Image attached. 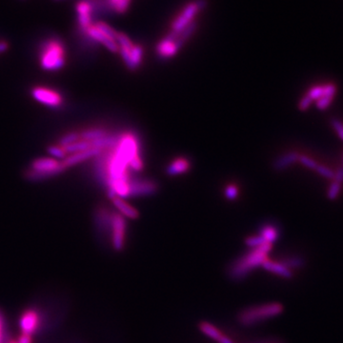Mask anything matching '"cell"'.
Returning <instances> with one entry per match:
<instances>
[{
    "mask_svg": "<svg viewBox=\"0 0 343 343\" xmlns=\"http://www.w3.org/2000/svg\"><path fill=\"white\" fill-rule=\"evenodd\" d=\"M198 329L203 335L208 336L217 343H236L231 337L224 334L222 331L208 321H201L198 323Z\"/></svg>",
    "mask_w": 343,
    "mask_h": 343,
    "instance_id": "10",
    "label": "cell"
},
{
    "mask_svg": "<svg viewBox=\"0 0 343 343\" xmlns=\"http://www.w3.org/2000/svg\"><path fill=\"white\" fill-rule=\"evenodd\" d=\"M272 249L273 245L270 243H264L258 248L251 249L248 253L232 262L227 269V276L233 281L243 280L254 269L261 267L264 261L268 259L269 253Z\"/></svg>",
    "mask_w": 343,
    "mask_h": 343,
    "instance_id": "1",
    "label": "cell"
},
{
    "mask_svg": "<svg viewBox=\"0 0 343 343\" xmlns=\"http://www.w3.org/2000/svg\"><path fill=\"white\" fill-rule=\"evenodd\" d=\"M94 26L97 28V30L102 32L107 37H109V38H112V39L116 40L117 36H118V32L113 30L112 27L109 26L108 24H106L104 22H97Z\"/></svg>",
    "mask_w": 343,
    "mask_h": 343,
    "instance_id": "25",
    "label": "cell"
},
{
    "mask_svg": "<svg viewBox=\"0 0 343 343\" xmlns=\"http://www.w3.org/2000/svg\"><path fill=\"white\" fill-rule=\"evenodd\" d=\"M158 190L157 183L149 179L129 180V196H147L156 194ZM128 196V197H129Z\"/></svg>",
    "mask_w": 343,
    "mask_h": 343,
    "instance_id": "6",
    "label": "cell"
},
{
    "mask_svg": "<svg viewBox=\"0 0 343 343\" xmlns=\"http://www.w3.org/2000/svg\"><path fill=\"white\" fill-rule=\"evenodd\" d=\"M2 339H3V320L0 316V343H2Z\"/></svg>",
    "mask_w": 343,
    "mask_h": 343,
    "instance_id": "41",
    "label": "cell"
},
{
    "mask_svg": "<svg viewBox=\"0 0 343 343\" xmlns=\"http://www.w3.org/2000/svg\"><path fill=\"white\" fill-rule=\"evenodd\" d=\"M335 179H336V182L338 183H342L343 182V167L339 168L336 174H335Z\"/></svg>",
    "mask_w": 343,
    "mask_h": 343,
    "instance_id": "38",
    "label": "cell"
},
{
    "mask_svg": "<svg viewBox=\"0 0 343 343\" xmlns=\"http://www.w3.org/2000/svg\"><path fill=\"white\" fill-rule=\"evenodd\" d=\"M107 134H109L108 132L102 128H93V129H89V130L82 132L80 134V138L86 141L92 142L97 140L98 138H101Z\"/></svg>",
    "mask_w": 343,
    "mask_h": 343,
    "instance_id": "21",
    "label": "cell"
},
{
    "mask_svg": "<svg viewBox=\"0 0 343 343\" xmlns=\"http://www.w3.org/2000/svg\"><path fill=\"white\" fill-rule=\"evenodd\" d=\"M332 126L336 130V134L339 136V138L343 140V123L338 120H332Z\"/></svg>",
    "mask_w": 343,
    "mask_h": 343,
    "instance_id": "36",
    "label": "cell"
},
{
    "mask_svg": "<svg viewBox=\"0 0 343 343\" xmlns=\"http://www.w3.org/2000/svg\"><path fill=\"white\" fill-rule=\"evenodd\" d=\"M91 147H92L91 142L80 139L78 141L75 142L73 144H70V145L65 146V147H62V148L66 152V154L72 155V154H75V153H78V152H82L85 150L90 149Z\"/></svg>",
    "mask_w": 343,
    "mask_h": 343,
    "instance_id": "22",
    "label": "cell"
},
{
    "mask_svg": "<svg viewBox=\"0 0 343 343\" xmlns=\"http://www.w3.org/2000/svg\"><path fill=\"white\" fill-rule=\"evenodd\" d=\"M85 34H87V36L91 38V40H94L95 42L101 43L109 51H111L112 52H120V46L117 43V41L112 38L107 37L102 32L97 30L94 25L91 26L89 29L86 31Z\"/></svg>",
    "mask_w": 343,
    "mask_h": 343,
    "instance_id": "12",
    "label": "cell"
},
{
    "mask_svg": "<svg viewBox=\"0 0 343 343\" xmlns=\"http://www.w3.org/2000/svg\"><path fill=\"white\" fill-rule=\"evenodd\" d=\"M239 194V187L235 184H229L227 185L225 190H224V194L227 199L229 201H235L238 198Z\"/></svg>",
    "mask_w": 343,
    "mask_h": 343,
    "instance_id": "26",
    "label": "cell"
},
{
    "mask_svg": "<svg viewBox=\"0 0 343 343\" xmlns=\"http://www.w3.org/2000/svg\"><path fill=\"white\" fill-rule=\"evenodd\" d=\"M283 312L284 306L280 302H268L241 310L237 315V321L242 327H252L275 319Z\"/></svg>",
    "mask_w": 343,
    "mask_h": 343,
    "instance_id": "2",
    "label": "cell"
},
{
    "mask_svg": "<svg viewBox=\"0 0 343 343\" xmlns=\"http://www.w3.org/2000/svg\"><path fill=\"white\" fill-rule=\"evenodd\" d=\"M191 168V162L185 157H179L172 161L166 169V174L170 177L185 174Z\"/></svg>",
    "mask_w": 343,
    "mask_h": 343,
    "instance_id": "16",
    "label": "cell"
},
{
    "mask_svg": "<svg viewBox=\"0 0 343 343\" xmlns=\"http://www.w3.org/2000/svg\"><path fill=\"white\" fill-rule=\"evenodd\" d=\"M279 261L283 263L287 268L290 269L293 272L295 269L301 268L304 266V260L299 256H288V258H284V259L279 260Z\"/></svg>",
    "mask_w": 343,
    "mask_h": 343,
    "instance_id": "23",
    "label": "cell"
},
{
    "mask_svg": "<svg viewBox=\"0 0 343 343\" xmlns=\"http://www.w3.org/2000/svg\"><path fill=\"white\" fill-rule=\"evenodd\" d=\"M48 152L53 156V157H58V158H64L66 157V152L64 151V149L60 146V145H53V146H51L49 147L48 149Z\"/></svg>",
    "mask_w": 343,
    "mask_h": 343,
    "instance_id": "31",
    "label": "cell"
},
{
    "mask_svg": "<svg viewBox=\"0 0 343 343\" xmlns=\"http://www.w3.org/2000/svg\"><path fill=\"white\" fill-rule=\"evenodd\" d=\"M299 155L297 152H291V153H287L285 155H282L279 157H277L273 167L276 171H282L284 169H286L287 167L291 166V165L296 163L299 161Z\"/></svg>",
    "mask_w": 343,
    "mask_h": 343,
    "instance_id": "18",
    "label": "cell"
},
{
    "mask_svg": "<svg viewBox=\"0 0 343 343\" xmlns=\"http://www.w3.org/2000/svg\"><path fill=\"white\" fill-rule=\"evenodd\" d=\"M340 189H341V184L336 182V180L333 181L331 183V185L329 187L328 193H327V196H328L329 199L330 201H335L336 199V197L338 196L339 194V192H340Z\"/></svg>",
    "mask_w": 343,
    "mask_h": 343,
    "instance_id": "27",
    "label": "cell"
},
{
    "mask_svg": "<svg viewBox=\"0 0 343 343\" xmlns=\"http://www.w3.org/2000/svg\"><path fill=\"white\" fill-rule=\"evenodd\" d=\"M112 203L116 206V208L120 211L124 217H128L130 219H137L139 217V213L136 209H134L133 206L128 204L127 202H124L123 198H120L119 196H115L112 198Z\"/></svg>",
    "mask_w": 343,
    "mask_h": 343,
    "instance_id": "17",
    "label": "cell"
},
{
    "mask_svg": "<svg viewBox=\"0 0 343 343\" xmlns=\"http://www.w3.org/2000/svg\"><path fill=\"white\" fill-rule=\"evenodd\" d=\"M8 48H9V45H8L7 42H4V41L0 42V53L7 51Z\"/></svg>",
    "mask_w": 343,
    "mask_h": 343,
    "instance_id": "39",
    "label": "cell"
},
{
    "mask_svg": "<svg viewBox=\"0 0 343 343\" xmlns=\"http://www.w3.org/2000/svg\"><path fill=\"white\" fill-rule=\"evenodd\" d=\"M316 171L318 172V173H319L320 175H321L322 177L326 178V179H335V173L332 171V170H330L327 167H325V166L318 165Z\"/></svg>",
    "mask_w": 343,
    "mask_h": 343,
    "instance_id": "32",
    "label": "cell"
},
{
    "mask_svg": "<svg viewBox=\"0 0 343 343\" xmlns=\"http://www.w3.org/2000/svg\"><path fill=\"white\" fill-rule=\"evenodd\" d=\"M312 102H313V100L306 95L305 97H302V98L300 99V101H299V110H300V111H306V110L311 106Z\"/></svg>",
    "mask_w": 343,
    "mask_h": 343,
    "instance_id": "34",
    "label": "cell"
},
{
    "mask_svg": "<svg viewBox=\"0 0 343 343\" xmlns=\"http://www.w3.org/2000/svg\"><path fill=\"white\" fill-rule=\"evenodd\" d=\"M80 134L79 133H75V132H71L68 134H64L61 138H60V143L59 145L61 147H65L70 144H73L75 142L80 140Z\"/></svg>",
    "mask_w": 343,
    "mask_h": 343,
    "instance_id": "24",
    "label": "cell"
},
{
    "mask_svg": "<svg viewBox=\"0 0 343 343\" xmlns=\"http://www.w3.org/2000/svg\"><path fill=\"white\" fill-rule=\"evenodd\" d=\"M332 100H333L332 97H321L320 99L317 100V107H318V109H320V110H324V109H326L329 105H330V103L332 102Z\"/></svg>",
    "mask_w": 343,
    "mask_h": 343,
    "instance_id": "33",
    "label": "cell"
},
{
    "mask_svg": "<svg viewBox=\"0 0 343 343\" xmlns=\"http://www.w3.org/2000/svg\"><path fill=\"white\" fill-rule=\"evenodd\" d=\"M32 95L38 102L50 107H60V105L62 104L61 96L59 93L52 90L37 87L33 90Z\"/></svg>",
    "mask_w": 343,
    "mask_h": 343,
    "instance_id": "7",
    "label": "cell"
},
{
    "mask_svg": "<svg viewBox=\"0 0 343 343\" xmlns=\"http://www.w3.org/2000/svg\"><path fill=\"white\" fill-rule=\"evenodd\" d=\"M156 51H157V56L159 59L168 60V59L175 56L179 50L175 43L174 38L168 34L165 38H162L157 43Z\"/></svg>",
    "mask_w": 343,
    "mask_h": 343,
    "instance_id": "13",
    "label": "cell"
},
{
    "mask_svg": "<svg viewBox=\"0 0 343 343\" xmlns=\"http://www.w3.org/2000/svg\"><path fill=\"white\" fill-rule=\"evenodd\" d=\"M336 87L334 84H328L326 86H323V92L324 95L323 97H332L334 98L336 95Z\"/></svg>",
    "mask_w": 343,
    "mask_h": 343,
    "instance_id": "35",
    "label": "cell"
},
{
    "mask_svg": "<svg viewBox=\"0 0 343 343\" xmlns=\"http://www.w3.org/2000/svg\"><path fill=\"white\" fill-rule=\"evenodd\" d=\"M16 341H17V343H32V341H33L32 335L22 333L20 336L18 337V340H16Z\"/></svg>",
    "mask_w": 343,
    "mask_h": 343,
    "instance_id": "37",
    "label": "cell"
},
{
    "mask_svg": "<svg viewBox=\"0 0 343 343\" xmlns=\"http://www.w3.org/2000/svg\"><path fill=\"white\" fill-rule=\"evenodd\" d=\"M7 343H17V341L15 340V339H10V340H9Z\"/></svg>",
    "mask_w": 343,
    "mask_h": 343,
    "instance_id": "42",
    "label": "cell"
},
{
    "mask_svg": "<svg viewBox=\"0 0 343 343\" xmlns=\"http://www.w3.org/2000/svg\"><path fill=\"white\" fill-rule=\"evenodd\" d=\"M265 242L264 240L262 239L260 235H255V236H252V237H248L246 239H245V244L247 246L250 247L251 249H254V248H258V247L261 246L263 245Z\"/></svg>",
    "mask_w": 343,
    "mask_h": 343,
    "instance_id": "28",
    "label": "cell"
},
{
    "mask_svg": "<svg viewBox=\"0 0 343 343\" xmlns=\"http://www.w3.org/2000/svg\"><path fill=\"white\" fill-rule=\"evenodd\" d=\"M32 170L38 172L59 171L60 173L65 170L63 165L54 158H38L32 163Z\"/></svg>",
    "mask_w": 343,
    "mask_h": 343,
    "instance_id": "15",
    "label": "cell"
},
{
    "mask_svg": "<svg viewBox=\"0 0 343 343\" xmlns=\"http://www.w3.org/2000/svg\"><path fill=\"white\" fill-rule=\"evenodd\" d=\"M144 55V50L140 45H134L133 48L130 50V58L128 62L127 67L134 71L140 66Z\"/></svg>",
    "mask_w": 343,
    "mask_h": 343,
    "instance_id": "20",
    "label": "cell"
},
{
    "mask_svg": "<svg viewBox=\"0 0 343 343\" xmlns=\"http://www.w3.org/2000/svg\"><path fill=\"white\" fill-rule=\"evenodd\" d=\"M265 243L274 244L279 238V230L273 224H265L261 228L259 234Z\"/></svg>",
    "mask_w": 343,
    "mask_h": 343,
    "instance_id": "19",
    "label": "cell"
},
{
    "mask_svg": "<svg viewBox=\"0 0 343 343\" xmlns=\"http://www.w3.org/2000/svg\"><path fill=\"white\" fill-rule=\"evenodd\" d=\"M103 150L99 149V148H96V147H91L90 149L85 150L82 152H78L75 154H72L69 157L65 158V160H63L61 163L63 165V167L65 169L70 168L72 166L75 164H78L82 161H85L87 159H89L91 157H96L98 156L102 153Z\"/></svg>",
    "mask_w": 343,
    "mask_h": 343,
    "instance_id": "14",
    "label": "cell"
},
{
    "mask_svg": "<svg viewBox=\"0 0 343 343\" xmlns=\"http://www.w3.org/2000/svg\"><path fill=\"white\" fill-rule=\"evenodd\" d=\"M40 323L39 313L35 309H28L24 311L20 319V328L22 333L32 335L37 332Z\"/></svg>",
    "mask_w": 343,
    "mask_h": 343,
    "instance_id": "9",
    "label": "cell"
},
{
    "mask_svg": "<svg viewBox=\"0 0 343 343\" xmlns=\"http://www.w3.org/2000/svg\"><path fill=\"white\" fill-rule=\"evenodd\" d=\"M76 13L79 28L85 34L86 31L93 26V7L89 0L80 1L76 5Z\"/></svg>",
    "mask_w": 343,
    "mask_h": 343,
    "instance_id": "8",
    "label": "cell"
},
{
    "mask_svg": "<svg viewBox=\"0 0 343 343\" xmlns=\"http://www.w3.org/2000/svg\"><path fill=\"white\" fill-rule=\"evenodd\" d=\"M299 161L302 165H304L307 168L312 169V170H316L318 167V163L309 157L304 156V155H299Z\"/></svg>",
    "mask_w": 343,
    "mask_h": 343,
    "instance_id": "30",
    "label": "cell"
},
{
    "mask_svg": "<svg viewBox=\"0 0 343 343\" xmlns=\"http://www.w3.org/2000/svg\"><path fill=\"white\" fill-rule=\"evenodd\" d=\"M127 223L125 217L120 213L112 214L111 243L116 252H122L125 247Z\"/></svg>",
    "mask_w": 343,
    "mask_h": 343,
    "instance_id": "5",
    "label": "cell"
},
{
    "mask_svg": "<svg viewBox=\"0 0 343 343\" xmlns=\"http://www.w3.org/2000/svg\"><path fill=\"white\" fill-rule=\"evenodd\" d=\"M324 92H323V87L322 86H315L313 88L309 90L307 96L310 97L312 100H318L321 97H323Z\"/></svg>",
    "mask_w": 343,
    "mask_h": 343,
    "instance_id": "29",
    "label": "cell"
},
{
    "mask_svg": "<svg viewBox=\"0 0 343 343\" xmlns=\"http://www.w3.org/2000/svg\"><path fill=\"white\" fill-rule=\"evenodd\" d=\"M254 343H282L280 340H277V339H264V340H260L258 342Z\"/></svg>",
    "mask_w": 343,
    "mask_h": 343,
    "instance_id": "40",
    "label": "cell"
},
{
    "mask_svg": "<svg viewBox=\"0 0 343 343\" xmlns=\"http://www.w3.org/2000/svg\"><path fill=\"white\" fill-rule=\"evenodd\" d=\"M261 267L269 273L279 276L284 279H291L295 275V273L290 269L287 268L283 263H281L279 261L271 260L269 258L262 263Z\"/></svg>",
    "mask_w": 343,
    "mask_h": 343,
    "instance_id": "11",
    "label": "cell"
},
{
    "mask_svg": "<svg viewBox=\"0 0 343 343\" xmlns=\"http://www.w3.org/2000/svg\"><path fill=\"white\" fill-rule=\"evenodd\" d=\"M206 6H207L206 0H194L192 2H189L172 23L170 32L179 33L183 29H185L191 23L196 21L195 16L198 15L202 10H204Z\"/></svg>",
    "mask_w": 343,
    "mask_h": 343,
    "instance_id": "4",
    "label": "cell"
},
{
    "mask_svg": "<svg viewBox=\"0 0 343 343\" xmlns=\"http://www.w3.org/2000/svg\"><path fill=\"white\" fill-rule=\"evenodd\" d=\"M64 47L60 39L45 41L41 49V67L47 71L60 70L65 64Z\"/></svg>",
    "mask_w": 343,
    "mask_h": 343,
    "instance_id": "3",
    "label": "cell"
}]
</instances>
